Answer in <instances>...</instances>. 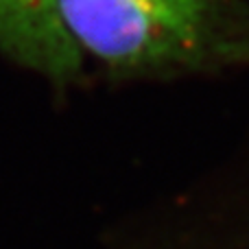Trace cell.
<instances>
[{
    "mask_svg": "<svg viewBox=\"0 0 249 249\" xmlns=\"http://www.w3.org/2000/svg\"><path fill=\"white\" fill-rule=\"evenodd\" d=\"M70 39L116 83L249 72V0H59Z\"/></svg>",
    "mask_w": 249,
    "mask_h": 249,
    "instance_id": "cell-1",
    "label": "cell"
},
{
    "mask_svg": "<svg viewBox=\"0 0 249 249\" xmlns=\"http://www.w3.org/2000/svg\"><path fill=\"white\" fill-rule=\"evenodd\" d=\"M0 53L57 88L86 77L88 64L64 26L59 0H0Z\"/></svg>",
    "mask_w": 249,
    "mask_h": 249,
    "instance_id": "cell-2",
    "label": "cell"
}]
</instances>
